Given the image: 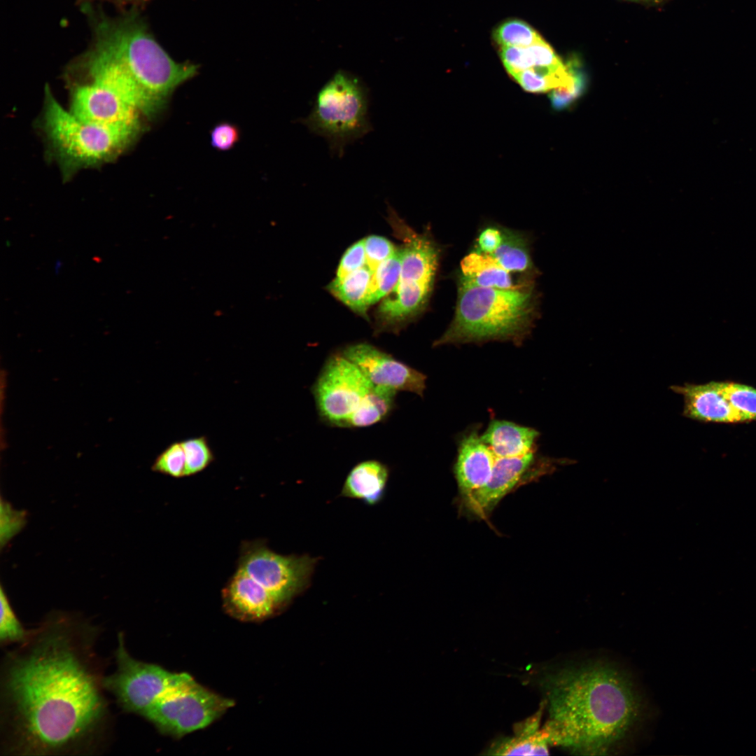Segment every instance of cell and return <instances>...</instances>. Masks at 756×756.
<instances>
[{
    "mask_svg": "<svg viewBox=\"0 0 756 756\" xmlns=\"http://www.w3.org/2000/svg\"><path fill=\"white\" fill-rule=\"evenodd\" d=\"M99 626L52 611L0 666V753L93 755L110 746L113 717L104 685Z\"/></svg>",
    "mask_w": 756,
    "mask_h": 756,
    "instance_id": "cell-1",
    "label": "cell"
},
{
    "mask_svg": "<svg viewBox=\"0 0 756 756\" xmlns=\"http://www.w3.org/2000/svg\"><path fill=\"white\" fill-rule=\"evenodd\" d=\"M550 744L583 754L605 752L636 720L639 700L625 674L589 663L564 668L547 682Z\"/></svg>",
    "mask_w": 756,
    "mask_h": 756,
    "instance_id": "cell-2",
    "label": "cell"
},
{
    "mask_svg": "<svg viewBox=\"0 0 756 756\" xmlns=\"http://www.w3.org/2000/svg\"><path fill=\"white\" fill-rule=\"evenodd\" d=\"M538 314L533 287L515 289L475 286L460 278L451 323L434 346L491 340L520 343L532 329Z\"/></svg>",
    "mask_w": 756,
    "mask_h": 756,
    "instance_id": "cell-3",
    "label": "cell"
},
{
    "mask_svg": "<svg viewBox=\"0 0 756 756\" xmlns=\"http://www.w3.org/2000/svg\"><path fill=\"white\" fill-rule=\"evenodd\" d=\"M97 43L110 51L132 78L141 97L142 114L149 119L166 108L178 86L197 73V65L173 60L139 21L101 26Z\"/></svg>",
    "mask_w": 756,
    "mask_h": 756,
    "instance_id": "cell-4",
    "label": "cell"
},
{
    "mask_svg": "<svg viewBox=\"0 0 756 756\" xmlns=\"http://www.w3.org/2000/svg\"><path fill=\"white\" fill-rule=\"evenodd\" d=\"M43 130L66 178L82 168L112 161L141 133L142 126L111 127L83 121L65 110L47 87Z\"/></svg>",
    "mask_w": 756,
    "mask_h": 756,
    "instance_id": "cell-5",
    "label": "cell"
},
{
    "mask_svg": "<svg viewBox=\"0 0 756 756\" xmlns=\"http://www.w3.org/2000/svg\"><path fill=\"white\" fill-rule=\"evenodd\" d=\"M391 224L403 241L401 271L394 289L379 305L378 331H397L426 307L433 285L439 259L435 244L426 234L410 229L391 214Z\"/></svg>",
    "mask_w": 756,
    "mask_h": 756,
    "instance_id": "cell-6",
    "label": "cell"
},
{
    "mask_svg": "<svg viewBox=\"0 0 756 756\" xmlns=\"http://www.w3.org/2000/svg\"><path fill=\"white\" fill-rule=\"evenodd\" d=\"M368 90L351 73L337 71L317 92L313 108L301 120L313 134L323 136L339 157L344 147L372 130Z\"/></svg>",
    "mask_w": 756,
    "mask_h": 756,
    "instance_id": "cell-7",
    "label": "cell"
},
{
    "mask_svg": "<svg viewBox=\"0 0 756 756\" xmlns=\"http://www.w3.org/2000/svg\"><path fill=\"white\" fill-rule=\"evenodd\" d=\"M234 705L232 699L204 687L188 673L143 718L161 734L178 738L209 726Z\"/></svg>",
    "mask_w": 756,
    "mask_h": 756,
    "instance_id": "cell-8",
    "label": "cell"
},
{
    "mask_svg": "<svg viewBox=\"0 0 756 756\" xmlns=\"http://www.w3.org/2000/svg\"><path fill=\"white\" fill-rule=\"evenodd\" d=\"M115 669L105 677L104 685L118 707L144 717L155 703L188 674L170 671L153 663L134 658L128 651L125 634H118L114 652Z\"/></svg>",
    "mask_w": 756,
    "mask_h": 756,
    "instance_id": "cell-9",
    "label": "cell"
},
{
    "mask_svg": "<svg viewBox=\"0 0 756 756\" xmlns=\"http://www.w3.org/2000/svg\"><path fill=\"white\" fill-rule=\"evenodd\" d=\"M372 385L340 351L330 355L312 386L321 421L330 426L346 428Z\"/></svg>",
    "mask_w": 756,
    "mask_h": 756,
    "instance_id": "cell-10",
    "label": "cell"
},
{
    "mask_svg": "<svg viewBox=\"0 0 756 756\" xmlns=\"http://www.w3.org/2000/svg\"><path fill=\"white\" fill-rule=\"evenodd\" d=\"M317 561L307 554H277L255 540L242 544L237 568L267 589L281 607L308 587Z\"/></svg>",
    "mask_w": 756,
    "mask_h": 756,
    "instance_id": "cell-11",
    "label": "cell"
},
{
    "mask_svg": "<svg viewBox=\"0 0 756 756\" xmlns=\"http://www.w3.org/2000/svg\"><path fill=\"white\" fill-rule=\"evenodd\" d=\"M340 351L355 363L373 385L423 396L426 376L375 346L358 342Z\"/></svg>",
    "mask_w": 756,
    "mask_h": 756,
    "instance_id": "cell-12",
    "label": "cell"
},
{
    "mask_svg": "<svg viewBox=\"0 0 756 756\" xmlns=\"http://www.w3.org/2000/svg\"><path fill=\"white\" fill-rule=\"evenodd\" d=\"M70 111L83 121L101 125L142 126L139 111L112 90L94 82L74 88Z\"/></svg>",
    "mask_w": 756,
    "mask_h": 756,
    "instance_id": "cell-13",
    "label": "cell"
},
{
    "mask_svg": "<svg viewBox=\"0 0 756 756\" xmlns=\"http://www.w3.org/2000/svg\"><path fill=\"white\" fill-rule=\"evenodd\" d=\"M535 461L536 451L519 456L496 457L488 482L463 498L466 509L473 515L486 519L499 501L521 481Z\"/></svg>",
    "mask_w": 756,
    "mask_h": 756,
    "instance_id": "cell-14",
    "label": "cell"
},
{
    "mask_svg": "<svg viewBox=\"0 0 756 756\" xmlns=\"http://www.w3.org/2000/svg\"><path fill=\"white\" fill-rule=\"evenodd\" d=\"M222 599L230 616L245 622L262 621L281 608L267 589L239 568L223 589Z\"/></svg>",
    "mask_w": 756,
    "mask_h": 756,
    "instance_id": "cell-15",
    "label": "cell"
},
{
    "mask_svg": "<svg viewBox=\"0 0 756 756\" xmlns=\"http://www.w3.org/2000/svg\"><path fill=\"white\" fill-rule=\"evenodd\" d=\"M671 388L682 396L683 415L690 419L713 423L738 424L748 422L743 414L732 407L722 395L720 382L704 384H685Z\"/></svg>",
    "mask_w": 756,
    "mask_h": 756,
    "instance_id": "cell-16",
    "label": "cell"
},
{
    "mask_svg": "<svg viewBox=\"0 0 756 756\" xmlns=\"http://www.w3.org/2000/svg\"><path fill=\"white\" fill-rule=\"evenodd\" d=\"M496 458L477 430L469 431L461 438L454 471L462 498L488 482Z\"/></svg>",
    "mask_w": 756,
    "mask_h": 756,
    "instance_id": "cell-17",
    "label": "cell"
},
{
    "mask_svg": "<svg viewBox=\"0 0 756 756\" xmlns=\"http://www.w3.org/2000/svg\"><path fill=\"white\" fill-rule=\"evenodd\" d=\"M389 477L388 466L377 460H366L354 465L348 473L341 496L375 505L384 498Z\"/></svg>",
    "mask_w": 756,
    "mask_h": 756,
    "instance_id": "cell-18",
    "label": "cell"
},
{
    "mask_svg": "<svg viewBox=\"0 0 756 756\" xmlns=\"http://www.w3.org/2000/svg\"><path fill=\"white\" fill-rule=\"evenodd\" d=\"M538 436V431L532 428L495 419L481 438L496 457H513L536 451Z\"/></svg>",
    "mask_w": 756,
    "mask_h": 756,
    "instance_id": "cell-19",
    "label": "cell"
},
{
    "mask_svg": "<svg viewBox=\"0 0 756 756\" xmlns=\"http://www.w3.org/2000/svg\"><path fill=\"white\" fill-rule=\"evenodd\" d=\"M461 274L464 281L484 288L515 289L526 284H514L510 272L492 255L478 251L470 253L461 260Z\"/></svg>",
    "mask_w": 756,
    "mask_h": 756,
    "instance_id": "cell-20",
    "label": "cell"
},
{
    "mask_svg": "<svg viewBox=\"0 0 756 756\" xmlns=\"http://www.w3.org/2000/svg\"><path fill=\"white\" fill-rule=\"evenodd\" d=\"M541 711L522 722L516 729L513 737L504 738L494 743L489 750V754L510 755H547L550 744L545 729H538Z\"/></svg>",
    "mask_w": 756,
    "mask_h": 756,
    "instance_id": "cell-21",
    "label": "cell"
},
{
    "mask_svg": "<svg viewBox=\"0 0 756 756\" xmlns=\"http://www.w3.org/2000/svg\"><path fill=\"white\" fill-rule=\"evenodd\" d=\"M397 393L388 388L372 385L349 419L346 428H365L386 420L396 407Z\"/></svg>",
    "mask_w": 756,
    "mask_h": 756,
    "instance_id": "cell-22",
    "label": "cell"
},
{
    "mask_svg": "<svg viewBox=\"0 0 756 756\" xmlns=\"http://www.w3.org/2000/svg\"><path fill=\"white\" fill-rule=\"evenodd\" d=\"M372 273L365 265L342 280L333 279L328 288L335 298L354 312L365 316L369 307L368 298Z\"/></svg>",
    "mask_w": 756,
    "mask_h": 756,
    "instance_id": "cell-23",
    "label": "cell"
},
{
    "mask_svg": "<svg viewBox=\"0 0 756 756\" xmlns=\"http://www.w3.org/2000/svg\"><path fill=\"white\" fill-rule=\"evenodd\" d=\"M492 255L510 273H526L533 269L526 239L509 230H503L502 243Z\"/></svg>",
    "mask_w": 756,
    "mask_h": 756,
    "instance_id": "cell-24",
    "label": "cell"
},
{
    "mask_svg": "<svg viewBox=\"0 0 756 756\" xmlns=\"http://www.w3.org/2000/svg\"><path fill=\"white\" fill-rule=\"evenodd\" d=\"M401 265V251L398 248L373 272L368 298L369 307L387 296L394 289L400 277Z\"/></svg>",
    "mask_w": 756,
    "mask_h": 756,
    "instance_id": "cell-25",
    "label": "cell"
},
{
    "mask_svg": "<svg viewBox=\"0 0 756 756\" xmlns=\"http://www.w3.org/2000/svg\"><path fill=\"white\" fill-rule=\"evenodd\" d=\"M0 644L6 647L11 644H20L28 637L30 629H27L15 613L3 587L0 592Z\"/></svg>",
    "mask_w": 756,
    "mask_h": 756,
    "instance_id": "cell-26",
    "label": "cell"
},
{
    "mask_svg": "<svg viewBox=\"0 0 756 756\" xmlns=\"http://www.w3.org/2000/svg\"><path fill=\"white\" fill-rule=\"evenodd\" d=\"M495 40L502 46L528 47L542 39L528 23L510 20L501 24L494 32Z\"/></svg>",
    "mask_w": 756,
    "mask_h": 756,
    "instance_id": "cell-27",
    "label": "cell"
},
{
    "mask_svg": "<svg viewBox=\"0 0 756 756\" xmlns=\"http://www.w3.org/2000/svg\"><path fill=\"white\" fill-rule=\"evenodd\" d=\"M720 386L724 398L748 422L756 420L755 388L733 382H720Z\"/></svg>",
    "mask_w": 756,
    "mask_h": 756,
    "instance_id": "cell-28",
    "label": "cell"
},
{
    "mask_svg": "<svg viewBox=\"0 0 756 756\" xmlns=\"http://www.w3.org/2000/svg\"><path fill=\"white\" fill-rule=\"evenodd\" d=\"M186 459V477L204 470L215 459L206 436L181 441Z\"/></svg>",
    "mask_w": 756,
    "mask_h": 756,
    "instance_id": "cell-29",
    "label": "cell"
},
{
    "mask_svg": "<svg viewBox=\"0 0 756 756\" xmlns=\"http://www.w3.org/2000/svg\"><path fill=\"white\" fill-rule=\"evenodd\" d=\"M153 471L174 478L186 477V459L181 442H174L166 447L155 458Z\"/></svg>",
    "mask_w": 756,
    "mask_h": 756,
    "instance_id": "cell-30",
    "label": "cell"
},
{
    "mask_svg": "<svg viewBox=\"0 0 756 756\" xmlns=\"http://www.w3.org/2000/svg\"><path fill=\"white\" fill-rule=\"evenodd\" d=\"M573 79L568 85L553 89L550 93L549 98L555 110L570 107L586 90V78L575 65H573Z\"/></svg>",
    "mask_w": 756,
    "mask_h": 756,
    "instance_id": "cell-31",
    "label": "cell"
},
{
    "mask_svg": "<svg viewBox=\"0 0 756 756\" xmlns=\"http://www.w3.org/2000/svg\"><path fill=\"white\" fill-rule=\"evenodd\" d=\"M364 244L366 265L372 272L397 250L388 239L377 235L367 237Z\"/></svg>",
    "mask_w": 756,
    "mask_h": 756,
    "instance_id": "cell-32",
    "label": "cell"
},
{
    "mask_svg": "<svg viewBox=\"0 0 756 756\" xmlns=\"http://www.w3.org/2000/svg\"><path fill=\"white\" fill-rule=\"evenodd\" d=\"M24 511L16 510L10 503L1 502V545L3 547L15 534L19 533L26 523Z\"/></svg>",
    "mask_w": 756,
    "mask_h": 756,
    "instance_id": "cell-33",
    "label": "cell"
},
{
    "mask_svg": "<svg viewBox=\"0 0 756 756\" xmlns=\"http://www.w3.org/2000/svg\"><path fill=\"white\" fill-rule=\"evenodd\" d=\"M366 265L364 239L351 245L344 253L334 280L340 281Z\"/></svg>",
    "mask_w": 756,
    "mask_h": 756,
    "instance_id": "cell-34",
    "label": "cell"
},
{
    "mask_svg": "<svg viewBox=\"0 0 756 756\" xmlns=\"http://www.w3.org/2000/svg\"><path fill=\"white\" fill-rule=\"evenodd\" d=\"M501 58L505 69L512 77L521 71L533 68L527 47L503 46Z\"/></svg>",
    "mask_w": 756,
    "mask_h": 756,
    "instance_id": "cell-35",
    "label": "cell"
},
{
    "mask_svg": "<svg viewBox=\"0 0 756 756\" xmlns=\"http://www.w3.org/2000/svg\"><path fill=\"white\" fill-rule=\"evenodd\" d=\"M527 49L532 57L533 69H557L565 64L543 39L528 46Z\"/></svg>",
    "mask_w": 756,
    "mask_h": 756,
    "instance_id": "cell-36",
    "label": "cell"
},
{
    "mask_svg": "<svg viewBox=\"0 0 756 756\" xmlns=\"http://www.w3.org/2000/svg\"><path fill=\"white\" fill-rule=\"evenodd\" d=\"M240 132L236 125L230 122H220L211 132V144L219 150H230L239 141Z\"/></svg>",
    "mask_w": 756,
    "mask_h": 756,
    "instance_id": "cell-37",
    "label": "cell"
},
{
    "mask_svg": "<svg viewBox=\"0 0 756 756\" xmlns=\"http://www.w3.org/2000/svg\"><path fill=\"white\" fill-rule=\"evenodd\" d=\"M503 239V230L487 227L481 231L477 238V251L492 255L501 244Z\"/></svg>",
    "mask_w": 756,
    "mask_h": 756,
    "instance_id": "cell-38",
    "label": "cell"
},
{
    "mask_svg": "<svg viewBox=\"0 0 756 756\" xmlns=\"http://www.w3.org/2000/svg\"><path fill=\"white\" fill-rule=\"evenodd\" d=\"M634 1H660L662 0H634Z\"/></svg>",
    "mask_w": 756,
    "mask_h": 756,
    "instance_id": "cell-39",
    "label": "cell"
},
{
    "mask_svg": "<svg viewBox=\"0 0 756 756\" xmlns=\"http://www.w3.org/2000/svg\"><path fill=\"white\" fill-rule=\"evenodd\" d=\"M59 265H61V262H57L56 263V267H55V269L57 270H56V272H57V270H58V268H59Z\"/></svg>",
    "mask_w": 756,
    "mask_h": 756,
    "instance_id": "cell-40",
    "label": "cell"
}]
</instances>
